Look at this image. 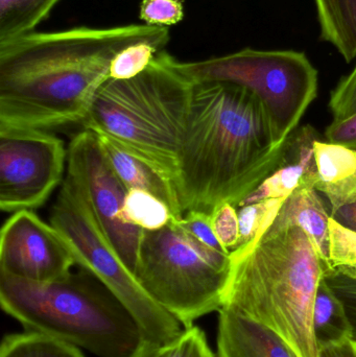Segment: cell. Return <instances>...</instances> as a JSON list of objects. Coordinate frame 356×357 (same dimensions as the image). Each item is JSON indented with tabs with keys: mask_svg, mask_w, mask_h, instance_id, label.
Returning a JSON list of instances; mask_svg holds the SVG:
<instances>
[{
	"mask_svg": "<svg viewBox=\"0 0 356 357\" xmlns=\"http://www.w3.org/2000/svg\"><path fill=\"white\" fill-rule=\"evenodd\" d=\"M66 162L64 142L54 134L0 127V209L15 213L43 206Z\"/></svg>",
	"mask_w": 356,
	"mask_h": 357,
	"instance_id": "9c48e42d",
	"label": "cell"
},
{
	"mask_svg": "<svg viewBox=\"0 0 356 357\" xmlns=\"http://www.w3.org/2000/svg\"><path fill=\"white\" fill-rule=\"evenodd\" d=\"M0 357H85L79 348L33 331L6 335Z\"/></svg>",
	"mask_w": 356,
	"mask_h": 357,
	"instance_id": "44dd1931",
	"label": "cell"
},
{
	"mask_svg": "<svg viewBox=\"0 0 356 357\" xmlns=\"http://www.w3.org/2000/svg\"><path fill=\"white\" fill-rule=\"evenodd\" d=\"M56 229L75 264L100 281L139 325L144 339L169 345L183 333L181 323L142 289L100 230L83 193L68 177L50 211Z\"/></svg>",
	"mask_w": 356,
	"mask_h": 357,
	"instance_id": "ba28073f",
	"label": "cell"
},
{
	"mask_svg": "<svg viewBox=\"0 0 356 357\" xmlns=\"http://www.w3.org/2000/svg\"><path fill=\"white\" fill-rule=\"evenodd\" d=\"M194 84L228 83L252 92L267 113L276 146L298 128L318 94V71L303 52L245 48L198 62H180Z\"/></svg>",
	"mask_w": 356,
	"mask_h": 357,
	"instance_id": "52a82bcc",
	"label": "cell"
},
{
	"mask_svg": "<svg viewBox=\"0 0 356 357\" xmlns=\"http://www.w3.org/2000/svg\"><path fill=\"white\" fill-rule=\"evenodd\" d=\"M282 152L256 96L228 83L194 84L176 189L183 213L238 204L275 169Z\"/></svg>",
	"mask_w": 356,
	"mask_h": 357,
	"instance_id": "7a4b0ae2",
	"label": "cell"
},
{
	"mask_svg": "<svg viewBox=\"0 0 356 357\" xmlns=\"http://www.w3.org/2000/svg\"><path fill=\"white\" fill-rule=\"evenodd\" d=\"M169 31L152 39L130 44L121 50L111 63L109 79H131L148 68L160 52L167 50Z\"/></svg>",
	"mask_w": 356,
	"mask_h": 357,
	"instance_id": "7402d4cb",
	"label": "cell"
},
{
	"mask_svg": "<svg viewBox=\"0 0 356 357\" xmlns=\"http://www.w3.org/2000/svg\"><path fill=\"white\" fill-rule=\"evenodd\" d=\"M330 109L334 121H344L356 114V67L332 92Z\"/></svg>",
	"mask_w": 356,
	"mask_h": 357,
	"instance_id": "83f0119b",
	"label": "cell"
},
{
	"mask_svg": "<svg viewBox=\"0 0 356 357\" xmlns=\"http://www.w3.org/2000/svg\"><path fill=\"white\" fill-rule=\"evenodd\" d=\"M211 224L217 239L228 252L233 251L240 241L238 213L233 204L223 203L210 213Z\"/></svg>",
	"mask_w": 356,
	"mask_h": 357,
	"instance_id": "484cf974",
	"label": "cell"
},
{
	"mask_svg": "<svg viewBox=\"0 0 356 357\" xmlns=\"http://www.w3.org/2000/svg\"><path fill=\"white\" fill-rule=\"evenodd\" d=\"M139 18L150 26L169 29L183 20V0H141Z\"/></svg>",
	"mask_w": 356,
	"mask_h": 357,
	"instance_id": "d4e9b609",
	"label": "cell"
},
{
	"mask_svg": "<svg viewBox=\"0 0 356 357\" xmlns=\"http://www.w3.org/2000/svg\"><path fill=\"white\" fill-rule=\"evenodd\" d=\"M0 305L25 331L98 357H129L144 339L129 310L85 270L48 282L0 273Z\"/></svg>",
	"mask_w": 356,
	"mask_h": 357,
	"instance_id": "5b68a950",
	"label": "cell"
},
{
	"mask_svg": "<svg viewBox=\"0 0 356 357\" xmlns=\"http://www.w3.org/2000/svg\"><path fill=\"white\" fill-rule=\"evenodd\" d=\"M230 260L222 307L271 329L297 357H320L314 306L326 268L309 235L291 227Z\"/></svg>",
	"mask_w": 356,
	"mask_h": 357,
	"instance_id": "3957f363",
	"label": "cell"
},
{
	"mask_svg": "<svg viewBox=\"0 0 356 357\" xmlns=\"http://www.w3.org/2000/svg\"><path fill=\"white\" fill-rule=\"evenodd\" d=\"M327 142L356 150V114L341 121H332L325 131Z\"/></svg>",
	"mask_w": 356,
	"mask_h": 357,
	"instance_id": "4dcf8cb0",
	"label": "cell"
},
{
	"mask_svg": "<svg viewBox=\"0 0 356 357\" xmlns=\"http://www.w3.org/2000/svg\"><path fill=\"white\" fill-rule=\"evenodd\" d=\"M321 37L346 62L356 58V0H315Z\"/></svg>",
	"mask_w": 356,
	"mask_h": 357,
	"instance_id": "e0dca14e",
	"label": "cell"
},
{
	"mask_svg": "<svg viewBox=\"0 0 356 357\" xmlns=\"http://www.w3.org/2000/svg\"><path fill=\"white\" fill-rule=\"evenodd\" d=\"M67 177L83 193L107 241L135 274L144 230L123 220L127 189L115 175L91 131L84 130L71 139Z\"/></svg>",
	"mask_w": 356,
	"mask_h": 357,
	"instance_id": "30bf717a",
	"label": "cell"
},
{
	"mask_svg": "<svg viewBox=\"0 0 356 357\" xmlns=\"http://www.w3.org/2000/svg\"><path fill=\"white\" fill-rule=\"evenodd\" d=\"M173 215L167 204L146 191L127 190L123 208V220L144 231H156L167 226Z\"/></svg>",
	"mask_w": 356,
	"mask_h": 357,
	"instance_id": "603a6c76",
	"label": "cell"
},
{
	"mask_svg": "<svg viewBox=\"0 0 356 357\" xmlns=\"http://www.w3.org/2000/svg\"><path fill=\"white\" fill-rule=\"evenodd\" d=\"M72 254L52 225L33 210L15 212L0 233V273L35 282L70 274Z\"/></svg>",
	"mask_w": 356,
	"mask_h": 357,
	"instance_id": "8fae6325",
	"label": "cell"
},
{
	"mask_svg": "<svg viewBox=\"0 0 356 357\" xmlns=\"http://www.w3.org/2000/svg\"><path fill=\"white\" fill-rule=\"evenodd\" d=\"M167 31L146 24L79 26L0 44V127L50 131L82 125L115 56Z\"/></svg>",
	"mask_w": 356,
	"mask_h": 357,
	"instance_id": "6da1fadb",
	"label": "cell"
},
{
	"mask_svg": "<svg viewBox=\"0 0 356 357\" xmlns=\"http://www.w3.org/2000/svg\"><path fill=\"white\" fill-rule=\"evenodd\" d=\"M165 357H217L207 343L206 335L196 326L185 328L179 337L167 346Z\"/></svg>",
	"mask_w": 356,
	"mask_h": 357,
	"instance_id": "4316f807",
	"label": "cell"
},
{
	"mask_svg": "<svg viewBox=\"0 0 356 357\" xmlns=\"http://www.w3.org/2000/svg\"><path fill=\"white\" fill-rule=\"evenodd\" d=\"M319 139V133L311 125L297 128L282 144L279 161L271 175L238 207L263 199H288L300 187H315L318 181L315 142Z\"/></svg>",
	"mask_w": 356,
	"mask_h": 357,
	"instance_id": "7c38bea8",
	"label": "cell"
},
{
	"mask_svg": "<svg viewBox=\"0 0 356 357\" xmlns=\"http://www.w3.org/2000/svg\"><path fill=\"white\" fill-rule=\"evenodd\" d=\"M330 210L319 191L315 187H300L286 199L277 218L263 237L277 234L291 227H299L313 241L325 266V275H327L330 273Z\"/></svg>",
	"mask_w": 356,
	"mask_h": 357,
	"instance_id": "5bb4252c",
	"label": "cell"
},
{
	"mask_svg": "<svg viewBox=\"0 0 356 357\" xmlns=\"http://www.w3.org/2000/svg\"><path fill=\"white\" fill-rule=\"evenodd\" d=\"M60 0H0V44L27 33L49 16Z\"/></svg>",
	"mask_w": 356,
	"mask_h": 357,
	"instance_id": "d6986e66",
	"label": "cell"
},
{
	"mask_svg": "<svg viewBox=\"0 0 356 357\" xmlns=\"http://www.w3.org/2000/svg\"><path fill=\"white\" fill-rule=\"evenodd\" d=\"M328 264V274L336 273L356 281V232L332 218L330 220Z\"/></svg>",
	"mask_w": 356,
	"mask_h": 357,
	"instance_id": "cb8c5ba5",
	"label": "cell"
},
{
	"mask_svg": "<svg viewBox=\"0 0 356 357\" xmlns=\"http://www.w3.org/2000/svg\"><path fill=\"white\" fill-rule=\"evenodd\" d=\"M330 214L336 222L356 232V201L339 209L332 210Z\"/></svg>",
	"mask_w": 356,
	"mask_h": 357,
	"instance_id": "d6a6232c",
	"label": "cell"
},
{
	"mask_svg": "<svg viewBox=\"0 0 356 357\" xmlns=\"http://www.w3.org/2000/svg\"><path fill=\"white\" fill-rule=\"evenodd\" d=\"M320 357H356V344L353 340L320 349Z\"/></svg>",
	"mask_w": 356,
	"mask_h": 357,
	"instance_id": "1f68e13d",
	"label": "cell"
},
{
	"mask_svg": "<svg viewBox=\"0 0 356 357\" xmlns=\"http://www.w3.org/2000/svg\"><path fill=\"white\" fill-rule=\"evenodd\" d=\"M324 278L332 291L344 304L347 316H348L351 327H353L351 340L356 344V281L351 280L342 275L336 274V273L326 275Z\"/></svg>",
	"mask_w": 356,
	"mask_h": 357,
	"instance_id": "f546056e",
	"label": "cell"
},
{
	"mask_svg": "<svg viewBox=\"0 0 356 357\" xmlns=\"http://www.w3.org/2000/svg\"><path fill=\"white\" fill-rule=\"evenodd\" d=\"M219 312L217 357H297L268 327L229 308Z\"/></svg>",
	"mask_w": 356,
	"mask_h": 357,
	"instance_id": "4fadbf2b",
	"label": "cell"
},
{
	"mask_svg": "<svg viewBox=\"0 0 356 357\" xmlns=\"http://www.w3.org/2000/svg\"><path fill=\"white\" fill-rule=\"evenodd\" d=\"M180 224L207 247L222 253L230 254L219 243L213 231L210 214L206 212L189 211L184 214L183 218L180 220Z\"/></svg>",
	"mask_w": 356,
	"mask_h": 357,
	"instance_id": "f1b7e54d",
	"label": "cell"
},
{
	"mask_svg": "<svg viewBox=\"0 0 356 357\" xmlns=\"http://www.w3.org/2000/svg\"><path fill=\"white\" fill-rule=\"evenodd\" d=\"M167 346L144 339L129 357H165Z\"/></svg>",
	"mask_w": 356,
	"mask_h": 357,
	"instance_id": "836d02e7",
	"label": "cell"
},
{
	"mask_svg": "<svg viewBox=\"0 0 356 357\" xmlns=\"http://www.w3.org/2000/svg\"><path fill=\"white\" fill-rule=\"evenodd\" d=\"M230 270V254L207 247L173 218L159 230H144L134 275L185 329L221 310Z\"/></svg>",
	"mask_w": 356,
	"mask_h": 357,
	"instance_id": "8992f818",
	"label": "cell"
},
{
	"mask_svg": "<svg viewBox=\"0 0 356 357\" xmlns=\"http://www.w3.org/2000/svg\"><path fill=\"white\" fill-rule=\"evenodd\" d=\"M286 199H269L238 207L240 241L230 256H242L261 243Z\"/></svg>",
	"mask_w": 356,
	"mask_h": 357,
	"instance_id": "ffe728a7",
	"label": "cell"
},
{
	"mask_svg": "<svg viewBox=\"0 0 356 357\" xmlns=\"http://www.w3.org/2000/svg\"><path fill=\"white\" fill-rule=\"evenodd\" d=\"M194 91L180 61L164 50L134 79H107L82 125L110 138L176 187Z\"/></svg>",
	"mask_w": 356,
	"mask_h": 357,
	"instance_id": "277c9868",
	"label": "cell"
},
{
	"mask_svg": "<svg viewBox=\"0 0 356 357\" xmlns=\"http://www.w3.org/2000/svg\"><path fill=\"white\" fill-rule=\"evenodd\" d=\"M95 135L107 161L127 190L139 189L146 191L167 204L176 220L183 218V210L173 183L157 173L150 165L125 152L110 138L100 134Z\"/></svg>",
	"mask_w": 356,
	"mask_h": 357,
	"instance_id": "2e32d148",
	"label": "cell"
},
{
	"mask_svg": "<svg viewBox=\"0 0 356 357\" xmlns=\"http://www.w3.org/2000/svg\"><path fill=\"white\" fill-rule=\"evenodd\" d=\"M314 333L319 351L353 337V327L344 304L324 278L320 283L314 306Z\"/></svg>",
	"mask_w": 356,
	"mask_h": 357,
	"instance_id": "ac0fdd59",
	"label": "cell"
},
{
	"mask_svg": "<svg viewBox=\"0 0 356 357\" xmlns=\"http://www.w3.org/2000/svg\"><path fill=\"white\" fill-rule=\"evenodd\" d=\"M318 181L315 188L325 197L330 211L356 201V150L330 142H315Z\"/></svg>",
	"mask_w": 356,
	"mask_h": 357,
	"instance_id": "9a60e30c",
	"label": "cell"
}]
</instances>
